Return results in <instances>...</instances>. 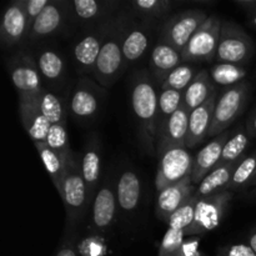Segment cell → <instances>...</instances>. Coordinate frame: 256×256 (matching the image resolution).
<instances>
[{
  "label": "cell",
  "mask_w": 256,
  "mask_h": 256,
  "mask_svg": "<svg viewBox=\"0 0 256 256\" xmlns=\"http://www.w3.org/2000/svg\"><path fill=\"white\" fill-rule=\"evenodd\" d=\"M32 104L36 105L42 114L50 122V124H66V112L62 98L52 92H44L36 98Z\"/></svg>",
  "instance_id": "obj_30"
},
{
  "label": "cell",
  "mask_w": 256,
  "mask_h": 256,
  "mask_svg": "<svg viewBox=\"0 0 256 256\" xmlns=\"http://www.w3.org/2000/svg\"><path fill=\"white\" fill-rule=\"evenodd\" d=\"M9 72L12 84L19 92V102H34L45 90L42 88V76L32 58L22 55L12 60Z\"/></svg>",
  "instance_id": "obj_10"
},
{
  "label": "cell",
  "mask_w": 256,
  "mask_h": 256,
  "mask_svg": "<svg viewBox=\"0 0 256 256\" xmlns=\"http://www.w3.org/2000/svg\"><path fill=\"white\" fill-rule=\"evenodd\" d=\"M178 256H202L200 252V239L196 236H189L184 240Z\"/></svg>",
  "instance_id": "obj_42"
},
{
  "label": "cell",
  "mask_w": 256,
  "mask_h": 256,
  "mask_svg": "<svg viewBox=\"0 0 256 256\" xmlns=\"http://www.w3.org/2000/svg\"><path fill=\"white\" fill-rule=\"evenodd\" d=\"M125 32H126V25L122 19L115 20L108 26L106 36L92 74L95 80L105 89L114 85L125 66L124 55H122V39Z\"/></svg>",
  "instance_id": "obj_2"
},
{
  "label": "cell",
  "mask_w": 256,
  "mask_h": 256,
  "mask_svg": "<svg viewBox=\"0 0 256 256\" xmlns=\"http://www.w3.org/2000/svg\"><path fill=\"white\" fill-rule=\"evenodd\" d=\"M132 5L140 14L149 18L164 16L172 8V2L169 0H136Z\"/></svg>",
  "instance_id": "obj_38"
},
{
  "label": "cell",
  "mask_w": 256,
  "mask_h": 256,
  "mask_svg": "<svg viewBox=\"0 0 256 256\" xmlns=\"http://www.w3.org/2000/svg\"><path fill=\"white\" fill-rule=\"evenodd\" d=\"M102 90L89 79L80 80L70 98L69 109L72 116L78 120L92 119L99 112Z\"/></svg>",
  "instance_id": "obj_12"
},
{
  "label": "cell",
  "mask_w": 256,
  "mask_h": 256,
  "mask_svg": "<svg viewBox=\"0 0 256 256\" xmlns=\"http://www.w3.org/2000/svg\"><path fill=\"white\" fill-rule=\"evenodd\" d=\"M229 132L218 135L214 140H212L209 144L205 145L198 152L196 156L194 158V166H192V184L199 185L204 180V178L219 165L222 149H224V145L229 139Z\"/></svg>",
  "instance_id": "obj_15"
},
{
  "label": "cell",
  "mask_w": 256,
  "mask_h": 256,
  "mask_svg": "<svg viewBox=\"0 0 256 256\" xmlns=\"http://www.w3.org/2000/svg\"><path fill=\"white\" fill-rule=\"evenodd\" d=\"M65 22V9L60 2H50L42 14L34 20L29 30V39L38 40L50 36L62 29Z\"/></svg>",
  "instance_id": "obj_18"
},
{
  "label": "cell",
  "mask_w": 256,
  "mask_h": 256,
  "mask_svg": "<svg viewBox=\"0 0 256 256\" xmlns=\"http://www.w3.org/2000/svg\"><path fill=\"white\" fill-rule=\"evenodd\" d=\"M49 2L50 0H25V14H26L29 28L32 26L34 20L42 14V10L48 6Z\"/></svg>",
  "instance_id": "obj_40"
},
{
  "label": "cell",
  "mask_w": 256,
  "mask_h": 256,
  "mask_svg": "<svg viewBox=\"0 0 256 256\" xmlns=\"http://www.w3.org/2000/svg\"><path fill=\"white\" fill-rule=\"evenodd\" d=\"M254 184H255V185H256V182H254Z\"/></svg>",
  "instance_id": "obj_48"
},
{
  "label": "cell",
  "mask_w": 256,
  "mask_h": 256,
  "mask_svg": "<svg viewBox=\"0 0 256 256\" xmlns=\"http://www.w3.org/2000/svg\"><path fill=\"white\" fill-rule=\"evenodd\" d=\"M115 192L110 184H104L98 190L92 202V224L96 229L105 230L112 226L116 214Z\"/></svg>",
  "instance_id": "obj_19"
},
{
  "label": "cell",
  "mask_w": 256,
  "mask_h": 256,
  "mask_svg": "<svg viewBox=\"0 0 256 256\" xmlns=\"http://www.w3.org/2000/svg\"><path fill=\"white\" fill-rule=\"evenodd\" d=\"M182 52L165 42H160L155 45L150 56L152 72L158 80H162V84L172 70L182 65Z\"/></svg>",
  "instance_id": "obj_21"
},
{
  "label": "cell",
  "mask_w": 256,
  "mask_h": 256,
  "mask_svg": "<svg viewBox=\"0 0 256 256\" xmlns=\"http://www.w3.org/2000/svg\"><path fill=\"white\" fill-rule=\"evenodd\" d=\"M108 26L109 25L106 24L102 25L99 32L85 35L75 44L72 50L74 64L78 72L82 74H94L96 62L106 36Z\"/></svg>",
  "instance_id": "obj_11"
},
{
  "label": "cell",
  "mask_w": 256,
  "mask_h": 256,
  "mask_svg": "<svg viewBox=\"0 0 256 256\" xmlns=\"http://www.w3.org/2000/svg\"><path fill=\"white\" fill-rule=\"evenodd\" d=\"M208 18L209 16H206L204 12L198 9L172 15L162 25V42H168L182 52Z\"/></svg>",
  "instance_id": "obj_9"
},
{
  "label": "cell",
  "mask_w": 256,
  "mask_h": 256,
  "mask_svg": "<svg viewBox=\"0 0 256 256\" xmlns=\"http://www.w3.org/2000/svg\"><path fill=\"white\" fill-rule=\"evenodd\" d=\"M82 174L86 185L90 202H94L98 192V182L102 172V152L98 139H89L82 156Z\"/></svg>",
  "instance_id": "obj_17"
},
{
  "label": "cell",
  "mask_w": 256,
  "mask_h": 256,
  "mask_svg": "<svg viewBox=\"0 0 256 256\" xmlns=\"http://www.w3.org/2000/svg\"><path fill=\"white\" fill-rule=\"evenodd\" d=\"M256 182V152L254 154L245 156L238 165L230 184L228 185V192H238L244 189L252 182Z\"/></svg>",
  "instance_id": "obj_32"
},
{
  "label": "cell",
  "mask_w": 256,
  "mask_h": 256,
  "mask_svg": "<svg viewBox=\"0 0 256 256\" xmlns=\"http://www.w3.org/2000/svg\"><path fill=\"white\" fill-rule=\"evenodd\" d=\"M196 198L192 195L186 202L182 205L179 209L175 212H172V216L168 219L166 224L169 225V229H175V230H182L185 232L190 225L192 224L195 219V210H196V204H198Z\"/></svg>",
  "instance_id": "obj_34"
},
{
  "label": "cell",
  "mask_w": 256,
  "mask_h": 256,
  "mask_svg": "<svg viewBox=\"0 0 256 256\" xmlns=\"http://www.w3.org/2000/svg\"><path fill=\"white\" fill-rule=\"evenodd\" d=\"M222 20L212 15L198 29L182 50V62H212L216 56Z\"/></svg>",
  "instance_id": "obj_8"
},
{
  "label": "cell",
  "mask_w": 256,
  "mask_h": 256,
  "mask_svg": "<svg viewBox=\"0 0 256 256\" xmlns=\"http://www.w3.org/2000/svg\"><path fill=\"white\" fill-rule=\"evenodd\" d=\"M250 94L249 82H242L230 86L216 99L214 116L209 136H216L222 134L225 130L242 115Z\"/></svg>",
  "instance_id": "obj_5"
},
{
  "label": "cell",
  "mask_w": 256,
  "mask_h": 256,
  "mask_svg": "<svg viewBox=\"0 0 256 256\" xmlns=\"http://www.w3.org/2000/svg\"><path fill=\"white\" fill-rule=\"evenodd\" d=\"M132 106L136 122L146 139L150 152H154L158 142L156 120L159 94L152 79L146 72H136L132 82Z\"/></svg>",
  "instance_id": "obj_1"
},
{
  "label": "cell",
  "mask_w": 256,
  "mask_h": 256,
  "mask_svg": "<svg viewBox=\"0 0 256 256\" xmlns=\"http://www.w3.org/2000/svg\"><path fill=\"white\" fill-rule=\"evenodd\" d=\"M249 245H250V248L254 250V252L256 254V232H252V236L249 238Z\"/></svg>",
  "instance_id": "obj_46"
},
{
  "label": "cell",
  "mask_w": 256,
  "mask_h": 256,
  "mask_svg": "<svg viewBox=\"0 0 256 256\" xmlns=\"http://www.w3.org/2000/svg\"><path fill=\"white\" fill-rule=\"evenodd\" d=\"M142 195L140 179L132 170H126L120 175L116 185L118 204L125 212H134Z\"/></svg>",
  "instance_id": "obj_24"
},
{
  "label": "cell",
  "mask_w": 256,
  "mask_h": 256,
  "mask_svg": "<svg viewBox=\"0 0 256 256\" xmlns=\"http://www.w3.org/2000/svg\"><path fill=\"white\" fill-rule=\"evenodd\" d=\"M72 12L80 22H90L104 12L105 2L96 0H75L72 2Z\"/></svg>",
  "instance_id": "obj_37"
},
{
  "label": "cell",
  "mask_w": 256,
  "mask_h": 256,
  "mask_svg": "<svg viewBox=\"0 0 256 256\" xmlns=\"http://www.w3.org/2000/svg\"><path fill=\"white\" fill-rule=\"evenodd\" d=\"M218 256H256V254L250 245L235 244L219 249Z\"/></svg>",
  "instance_id": "obj_41"
},
{
  "label": "cell",
  "mask_w": 256,
  "mask_h": 256,
  "mask_svg": "<svg viewBox=\"0 0 256 256\" xmlns=\"http://www.w3.org/2000/svg\"><path fill=\"white\" fill-rule=\"evenodd\" d=\"M232 198V192L225 190L198 200L195 219L184 232L185 236H198L216 229L224 219Z\"/></svg>",
  "instance_id": "obj_7"
},
{
  "label": "cell",
  "mask_w": 256,
  "mask_h": 256,
  "mask_svg": "<svg viewBox=\"0 0 256 256\" xmlns=\"http://www.w3.org/2000/svg\"><path fill=\"white\" fill-rule=\"evenodd\" d=\"M29 22L25 14V0L12 2L5 10L2 22V40L6 46L19 44L29 34Z\"/></svg>",
  "instance_id": "obj_14"
},
{
  "label": "cell",
  "mask_w": 256,
  "mask_h": 256,
  "mask_svg": "<svg viewBox=\"0 0 256 256\" xmlns=\"http://www.w3.org/2000/svg\"><path fill=\"white\" fill-rule=\"evenodd\" d=\"M39 72L48 82H59L65 74V60L62 55L52 49L42 50L36 55Z\"/></svg>",
  "instance_id": "obj_28"
},
{
  "label": "cell",
  "mask_w": 256,
  "mask_h": 256,
  "mask_svg": "<svg viewBox=\"0 0 256 256\" xmlns=\"http://www.w3.org/2000/svg\"><path fill=\"white\" fill-rule=\"evenodd\" d=\"M236 2L239 6L244 8L245 10H248V12H250L256 8V0H238V2Z\"/></svg>",
  "instance_id": "obj_45"
},
{
  "label": "cell",
  "mask_w": 256,
  "mask_h": 256,
  "mask_svg": "<svg viewBox=\"0 0 256 256\" xmlns=\"http://www.w3.org/2000/svg\"><path fill=\"white\" fill-rule=\"evenodd\" d=\"M45 144H46L50 149L59 152L62 156L69 158L72 152L69 146L66 124H52L49 132H48V138Z\"/></svg>",
  "instance_id": "obj_36"
},
{
  "label": "cell",
  "mask_w": 256,
  "mask_h": 256,
  "mask_svg": "<svg viewBox=\"0 0 256 256\" xmlns=\"http://www.w3.org/2000/svg\"><path fill=\"white\" fill-rule=\"evenodd\" d=\"M216 99V92H214L205 104L190 112L189 132H188V139L185 144L188 149H194L198 145L202 144L206 139V136H209Z\"/></svg>",
  "instance_id": "obj_16"
},
{
  "label": "cell",
  "mask_w": 256,
  "mask_h": 256,
  "mask_svg": "<svg viewBox=\"0 0 256 256\" xmlns=\"http://www.w3.org/2000/svg\"><path fill=\"white\" fill-rule=\"evenodd\" d=\"M159 155L155 186L158 192L169 185L192 178L194 158L186 146L162 144L156 146Z\"/></svg>",
  "instance_id": "obj_4"
},
{
  "label": "cell",
  "mask_w": 256,
  "mask_h": 256,
  "mask_svg": "<svg viewBox=\"0 0 256 256\" xmlns=\"http://www.w3.org/2000/svg\"><path fill=\"white\" fill-rule=\"evenodd\" d=\"M250 14H252V24L256 28V8L250 12Z\"/></svg>",
  "instance_id": "obj_47"
},
{
  "label": "cell",
  "mask_w": 256,
  "mask_h": 256,
  "mask_svg": "<svg viewBox=\"0 0 256 256\" xmlns=\"http://www.w3.org/2000/svg\"><path fill=\"white\" fill-rule=\"evenodd\" d=\"M196 192L192 178L182 180L176 184L169 185L158 192L156 215L160 220L166 222L172 212H176L184 202H186Z\"/></svg>",
  "instance_id": "obj_13"
},
{
  "label": "cell",
  "mask_w": 256,
  "mask_h": 256,
  "mask_svg": "<svg viewBox=\"0 0 256 256\" xmlns=\"http://www.w3.org/2000/svg\"><path fill=\"white\" fill-rule=\"evenodd\" d=\"M150 34L142 26L126 28L122 39V55L125 65L139 60L146 52L149 46Z\"/></svg>",
  "instance_id": "obj_26"
},
{
  "label": "cell",
  "mask_w": 256,
  "mask_h": 256,
  "mask_svg": "<svg viewBox=\"0 0 256 256\" xmlns=\"http://www.w3.org/2000/svg\"><path fill=\"white\" fill-rule=\"evenodd\" d=\"M246 132L250 135L252 139L256 138V109L252 112L249 118L246 120Z\"/></svg>",
  "instance_id": "obj_44"
},
{
  "label": "cell",
  "mask_w": 256,
  "mask_h": 256,
  "mask_svg": "<svg viewBox=\"0 0 256 256\" xmlns=\"http://www.w3.org/2000/svg\"><path fill=\"white\" fill-rule=\"evenodd\" d=\"M254 52L252 39L235 22L222 20L220 42L215 62L218 64L242 65Z\"/></svg>",
  "instance_id": "obj_6"
},
{
  "label": "cell",
  "mask_w": 256,
  "mask_h": 256,
  "mask_svg": "<svg viewBox=\"0 0 256 256\" xmlns=\"http://www.w3.org/2000/svg\"><path fill=\"white\" fill-rule=\"evenodd\" d=\"M185 234L182 230L168 229L166 234L162 238L160 244L159 256H178L182 244H184Z\"/></svg>",
  "instance_id": "obj_39"
},
{
  "label": "cell",
  "mask_w": 256,
  "mask_h": 256,
  "mask_svg": "<svg viewBox=\"0 0 256 256\" xmlns=\"http://www.w3.org/2000/svg\"><path fill=\"white\" fill-rule=\"evenodd\" d=\"M56 256H78L76 249H75L74 242H72V239H66L62 242V248L56 252Z\"/></svg>",
  "instance_id": "obj_43"
},
{
  "label": "cell",
  "mask_w": 256,
  "mask_h": 256,
  "mask_svg": "<svg viewBox=\"0 0 256 256\" xmlns=\"http://www.w3.org/2000/svg\"><path fill=\"white\" fill-rule=\"evenodd\" d=\"M196 76L195 69L189 65H179L176 69L172 70L166 79L162 82V89H172L178 92H185L188 89L194 78Z\"/></svg>",
  "instance_id": "obj_35"
},
{
  "label": "cell",
  "mask_w": 256,
  "mask_h": 256,
  "mask_svg": "<svg viewBox=\"0 0 256 256\" xmlns=\"http://www.w3.org/2000/svg\"><path fill=\"white\" fill-rule=\"evenodd\" d=\"M245 75H246V69L242 65L216 64L210 69V76L212 82L229 88L242 82Z\"/></svg>",
  "instance_id": "obj_33"
},
{
  "label": "cell",
  "mask_w": 256,
  "mask_h": 256,
  "mask_svg": "<svg viewBox=\"0 0 256 256\" xmlns=\"http://www.w3.org/2000/svg\"><path fill=\"white\" fill-rule=\"evenodd\" d=\"M215 92L212 76L208 70H202L196 74L192 84L184 92V104L190 112L202 106Z\"/></svg>",
  "instance_id": "obj_25"
},
{
  "label": "cell",
  "mask_w": 256,
  "mask_h": 256,
  "mask_svg": "<svg viewBox=\"0 0 256 256\" xmlns=\"http://www.w3.org/2000/svg\"><path fill=\"white\" fill-rule=\"evenodd\" d=\"M250 142V135L244 128H240L239 132L228 139L222 149V159L219 164H232V162H242L244 159L245 150Z\"/></svg>",
  "instance_id": "obj_31"
},
{
  "label": "cell",
  "mask_w": 256,
  "mask_h": 256,
  "mask_svg": "<svg viewBox=\"0 0 256 256\" xmlns=\"http://www.w3.org/2000/svg\"><path fill=\"white\" fill-rule=\"evenodd\" d=\"M59 195L64 202L68 228L74 226L84 218L88 206L90 205V199L82 174L80 162L72 154L66 162Z\"/></svg>",
  "instance_id": "obj_3"
},
{
  "label": "cell",
  "mask_w": 256,
  "mask_h": 256,
  "mask_svg": "<svg viewBox=\"0 0 256 256\" xmlns=\"http://www.w3.org/2000/svg\"><path fill=\"white\" fill-rule=\"evenodd\" d=\"M184 104V92L172 89H162L159 94V108H158L156 135L162 132L165 124L172 114Z\"/></svg>",
  "instance_id": "obj_29"
},
{
  "label": "cell",
  "mask_w": 256,
  "mask_h": 256,
  "mask_svg": "<svg viewBox=\"0 0 256 256\" xmlns=\"http://www.w3.org/2000/svg\"><path fill=\"white\" fill-rule=\"evenodd\" d=\"M19 112L22 122L28 135L34 142H45L52 124L42 114L39 108L29 102H19Z\"/></svg>",
  "instance_id": "obj_23"
},
{
  "label": "cell",
  "mask_w": 256,
  "mask_h": 256,
  "mask_svg": "<svg viewBox=\"0 0 256 256\" xmlns=\"http://www.w3.org/2000/svg\"><path fill=\"white\" fill-rule=\"evenodd\" d=\"M190 110L182 104L174 114L170 116L165 124L164 129L158 136V145L170 144L178 145V146H185L188 139V132H189V120Z\"/></svg>",
  "instance_id": "obj_20"
},
{
  "label": "cell",
  "mask_w": 256,
  "mask_h": 256,
  "mask_svg": "<svg viewBox=\"0 0 256 256\" xmlns=\"http://www.w3.org/2000/svg\"><path fill=\"white\" fill-rule=\"evenodd\" d=\"M34 144L36 146L38 152H39L42 162H44L45 168H46L48 172H49L50 178H52V184L55 185L58 192H59L60 188H62V178H64L65 174L66 162L70 156H62V155H60L55 150L50 149L45 142H34Z\"/></svg>",
  "instance_id": "obj_27"
},
{
  "label": "cell",
  "mask_w": 256,
  "mask_h": 256,
  "mask_svg": "<svg viewBox=\"0 0 256 256\" xmlns=\"http://www.w3.org/2000/svg\"><path fill=\"white\" fill-rule=\"evenodd\" d=\"M242 162H232V164H219L212 172L204 178L202 182L198 185L196 192L194 196L196 199H202V198L212 196V195L218 194V192H225L228 189V185L230 184L236 170L238 165Z\"/></svg>",
  "instance_id": "obj_22"
}]
</instances>
